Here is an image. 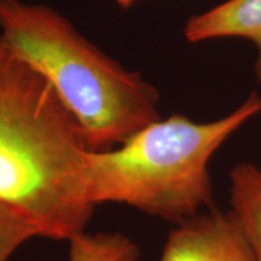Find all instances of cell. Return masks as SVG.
Segmentation results:
<instances>
[{
	"mask_svg": "<svg viewBox=\"0 0 261 261\" xmlns=\"http://www.w3.org/2000/svg\"><path fill=\"white\" fill-rule=\"evenodd\" d=\"M87 151L50 81L0 38V204L38 236L84 232L94 212L84 191Z\"/></svg>",
	"mask_w": 261,
	"mask_h": 261,
	"instance_id": "obj_1",
	"label": "cell"
},
{
	"mask_svg": "<svg viewBox=\"0 0 261 261\" xmlns=\"http://www.w3.org/2000/svg\"><path fill=\"white\" fill-rule=\"evenodd\" d=\"M0 38L50 81L91 151L117 148L161 119L159 91L94 46L56 10L0 0Z\"/></svg>",
	"mask_w": 261,
	"mask_h": 261,
	"instance_id": "obj_2",
	"label": "cell"
},
{
	"mask_svg": "<svg viewBox=\"0 0 261 261\" xmlns=\"http://www.w3.org/2000/svg\"><path fill=\"white\" fill-rule=\"evenodd\" d=\"M261 112V97L212 122L180 114L150 123L117 148L87 151L83 169L91 205L126 203L146 214L181 223L214 208L208 172L212 156L232 133Z\"/></svg>",
	"mask_w": 261,
	"mask_h": 261,
	"instance_id": "obj_3",
	"label": "cell"
},
{
	"mask_svg": "<svg viewBox=\"0 0 261 261\" xmlns=\"http://www.w3.org/2000/svg\"><path fill=\"white\" fill-rule=\"evenodd\" d=\"M160 261H256L232 210L212 208L173 228Z\"/></svg>",
	"mask_w": 261,
	"mask_h": 261,
	"instance_id": "obj_4",
	"label": "cell"
},
{
	"mask_svg": "<svg viewBox=\"0 0 261 261\" xmlns=\"http://www.w3.org/2000/svg\"><path fill=\"white\" fill-rule=\"evenodd\" d=\"M188 41L201 42L217 38H244L257 48L255 71L261 81V0H227L191 16L184 27Z\"/></svg>",
	"mask_w": 261,
	"mask_h": 261,
	"instance_id": "obj_5",
	"label": "cell"
},
{
	"mask_svg": "<svg viewBox=\"0 0 261 261\" xmlns=\"http://www.w3.org/2000/svg\"><path fill=\"white\" fill-rule=\"evenodd\" d=\"M231 210L244 228L256 261H261V169L238 163L230 172Z\"/></svg>",
	"mask_w": 261,
	"mask_h": 261,
	"instance_id": "obj_6",
	"label": "cell"
},
{
	"mask_svg": "<svg viewBox=\"0 0 261 261\" xmlns=\"http://www.w3.org/2000/svg\"><path fill=\"white\" fill-rule=\"evenodd\" d=\"M68 261H137L140 250L122 233L80 232L69 240Z\"/></svg>",
	"mask_w": 261,
	"mask_h": 261,
	"instance_id": "obj_7",
	"label": "cell"
},
{
	"mask_svg": "<svg viewBox=\"0 0 261 261\" xmlns=\"http://www.w3.org/2000/svg\"><path fill=\"white\" fill-rule=\"evenodd\" d=\"M35 236L38 233L32 225L0 204V261H9L22 244Z\"/></svg>",
	"mask_w": 261,
	"mask_h": 261,
	"instance_id": "obj_8",
	"label": "cell"
},
{
	"mask_svg": "<svg viewBox=\"0 0 261 261\" xmlns=\"http://www.w3.org/2000/svg\"><path fill=\"white\" fill-rule=\"evenodd\" d=\"M136 2H138V0H115L116 4L119 5L121 9H123V10L129 9L130 6L135 4Z\"/></svg>",
	"mask_w": 261,
	"mask_h": 261,
	"instance_id": "obj_9",
	"label": "cell"
},
{
	"mask_svg": "<svg viewBox=\"0 0 261 261\" xmlns=\"http://www.w3.org/2000/svg\"><path fill=\"white\" fill-rule=\"evenodd\" d=\"M260 169H261V166H260Z\"/></svg>",
	"mask_w": 261,
	"mask_h": 261,
	"instance_id": "obj_10",
	"label": "cell"
}]
</instances>
